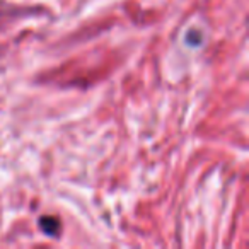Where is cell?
I'll list each match as a JSON object with an SVG mask.
<instances>
[{"mask_svg": "<svg viewBox=\"0 0 249 249\" xmlns=\"http://www.w3.org/2000/svg\"><path fill=\"white\" fill-rule=\"evenodd\" d=\"M39 229L46 235H56L60 232V220L56 217H41L39 218Z\"/></svg>", "mask_w": 249, "mask_h": 249, "instance_id": "1", "label": "cell"}]
</instances>
